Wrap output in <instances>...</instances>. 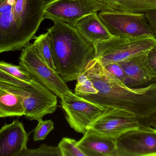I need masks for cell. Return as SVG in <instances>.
I'll return each mask as SVG.
<instances>
[{
  "instance_id": "1",
  "label": "cell",
  "mask_w": 156,
  "mask_h": 156,
  "mask_svg": "<svg viewBox=\"0 0 156 156\" xmlns=\"http://www.w3.org/2000/svg\"><path fill=\"white\" fill-rule=\"evenodd\" d=\"M75 93L104 109L112 108L147 119L156 111V83L143 88L126 86L94 58L77 79Z\"/></svg>"
},
{
  "instance_id": "2",
  "label": "cell",
  "mask_w": 156,
  "mask_h": 156,
  "mask_svg": "<svg viewBox=\"0 0 156 156\" xmlns=\"http://www.w3.org/2000/svg\"><path fill=\"white\" fill-rule=\"evenodd\" d=\"M45 0H0V53L19 50L34 39Z\"/></svg>"
},
{
  "instance_id": "3",
  "label": "cell",
  "mask_w": 156,
  "mask_h": 156,
  "mask_svg": "<svg viewBox=\"0 0 156 156\" xmlns=\"http://www.w3.org/2000/svg\"><path fill=\"white\" fill-rule=\"evenodd\" d=\"M47 31L55 71L65 82L77 80L95 58L94 45L75 27L64 22H54Z\"/></svg>"
},
{
  "instance_id": "4",
  "label": "cell",
  "mask_w": 156,
  "mask_h": 156,
  "mask_svg": "<svg viewBox=\"0 0 156 156\" xmlns=\"http://www.w3.org/2000/svg\"><path fill=\"white\" fill-rule=\"evenodd\" d=\"M156 44L154 36H112L95 44V58L104 67L148 51Z\"/></svg>"
},
{
  "instance_id": "5",
  "label": "cell",
  "mask_w": 156,
  "mask_h": 156,
  "mask_svg": "<svg viewBox=\"0 0 156 156\" xmlns=\"http://www.w3.org/2000/svg\"><path fill=\"white\" fill-rule=\"evenodd\" d=\"M19 65L37 81L53 92L58 98L70 90L55 70L49 67L40 56L33 43H29L22 49Z\"/></svg>"
},
{
  "instance_id": "6",
  "label": "cell",
  "mask_w": 156,
  "mask_h": 156,
  "mask_svg": "<svg viewBox=\"0 0 156 156\" xmlns=\"http://www.w3.org/2000/svg\"><path fill=\"white\" fill-rule=\"evenodd\" d=\"M61 106L69 126L77 132L84 134L89 126L106 109L79 97L71 90L61 97Z\"/></svg>"
},
{
  "instance_id": "7",
  "label": "cell",
  "mask_w": 156,
  "mask_h": 156,
  "mask_svg": "<svg viewBox=\"0 0 156 156\" xmlns=\"http://www.w3.org/2000/svg\"><path fill=\"white\" fill-rule=\"evenodd\" d=\"M98 15L112 36H154L144 14L101 11Z\"/></svg>"
},
{
  "instance_id": "8",
  "label": "cell",
  "mask_w": 156,
  "mask_h": 156,
  "mask_svg": "<svg viewBox=\"0 0 156 156\" xmlns=\"http://www.w3.org/2000/svg\"><path fill=\"white\" fill-rule=\"evenodd\" d=\"M101 12L96 0H49L46 2L44 19L73 24L83 16Z\"/></svg>"
},
{
  "instance_id": "9",
  "label": "cell",
  "mask_w": 156,
  "mask_h": 156,
  "mask_svg": "<svg viewBox=\"0 0 156 156\" xmlns=\"http://www.w3.org/2000/svg\"><path fill=\"white\" fill-rule=\"evenodd\" d=\"M118 156H156V129L141 125L115 139Z\"/></svg>"
},
{
  "instance_id": "10",
  "label": "cell",
  "mask_w": 156,
  "mask_h": 156,
  "mask_svg": "<svg viewBox=\"0 0 156 156\" xmlns=\"http://www.w3.org/2000/svg\"><path fill=\"white\" fill-rule=\"evenodd\" d=\"M141 125L139 120L134 114L118 109L107 108L88 129L116 139Z\"/></svg>"
},
{
  "instance_id": "11",
  "label": "cell",
  "mask_w": 156,
  "mask_h": 156,
  "mask_svg": "<svg viewBox=\"0 0 156 156\" xmlns=\"http://www.w3.org/2000/svg\"><path fill=\"white\" fill-rule=\"evenodd\" d=\"M23 103L25 118L38 122L45 115L56 111L57 96L39 82L29 96L23 100Z\"/></svg>"
},
{
  "instance_id": "12",
  "label": "cell",
  "mask_w": 156,
  "mask_h": 156,
  "mask_svg": "<svg viewBox=\"0 0 156 156\" xmlns=\"http://www.w3.org/2000/svg\"><path fill=\"white\" fill-rule=\"evenodd\" d=\"M147 52L117 62L126 74V79L123 83L126 86L134 88L137 86H148L156 83V74L148 64Z\"/></svg>"
},
{
  "instance_id": "13",
  "label": "cell",
  "mask_w": 156,
  "mask_h": 156,
  "mask_svg": "<svg viewBox=\"0 0 156 156\" xmlns=\"http://www.w3.org/2000/svg\"><path fill=\"white\" fill-rule=\"evenodd\" d=\"M28 134L18 120L0 129V156H21L27 149Z\"/></svg>"
},
{
  "instance_id": "14",
  "label": "cell",
  "mask_w": 156,
  "mask_h": 156,
  "mask_svg": "<svg viewBox=\"0 0 156 156\" xmlns=\"http://www.w3.org/2000/svg\"><path fill=\"white\" fill-rule=\"evenodd\" d=\"M77 145L86 156H118L115 138L91 129H88Z\"/></svg>"
},
{
  "instance_id": "15",
  "label": "cell",
  "mask_w": 156,
  "mask_h": 156,
  "mask_svg": "<svg viewBox=\"0 0 156 156\" xmlns=\"http://www.w3.org/2000/svg\"><path fill=\"white\" fill-rule=\"evenodd\" d=\"M72 25L94 45L105 41L112 37L100 20L97 13L83 16Z\"/></svg>"
},
{
  "instance_id": "16",
  "label": "cell",
  "mask_w": 156,
  "mask_h": 156,
  "mask_svg": "<svg viewBox=\"0 0 156 156\" xmlns=\"http://www.w3.org/2000/svg\"><path fill=\"white\" fill-rule=\"evenodd\" d=\"M22 99L10 92L0 88V118L24 116Z\"/></svg>"
},
{
  "instance_id": "17",
  "label": "cell",
  "mask_w": 156,
  "mask_h": 156,
  "mask_svg": "<svg viewBox=\"0 0 156 156\" xmlns=\"http://www.w3.org/2000/svg\"><path fill=\"white\" fill-rule=\"evenodd\" d=\"M33 43L40 56L48 65L55 70L51 50V41L48 32L35 37Z\"/></svg>"
},
{
  "instance_id": "18",
  "label": "cell",
  "mask_w": 156,
  "mask_h": 156,
  "mask_svg": "<svg viewBox=\"0 0 156 156\" xmlns=\"http://www.w3.org/2000/svg\"><path fill=\"white\" fill-rule=\"evenodd\" d=\"M156 11V0H125L121 13H144Z\"/></svg>"
},
{
  "instance_id": "19",
  "label": "cell",
  "mask_w": 156,
  "mask_h": 156,
  "mask_svg": "<svg viewBox=\"0 0 156 156\" xmlns=\"http://www.w3.org/2000/svg\"><path fill=\"white\" fill-rule=\"evenodd\" d=\"M78 141L71 138L64 137L58 144L61 156H86L78 147Z\"/></svg>"
},
{
  "instance_id": "20",
  "label": "cell",
  "mask_w": 156,
  "mask_h": 156,
  "mask_svg": "<svg viewBox=\"0 0 156 156\" xmlns=\"http://www.w3.org/2000/svg\"><path fill=\"white\" fill-rule=\"evenodd\" d=\"M0 69L3 71L12 75L16 78L24 81H33L34 79L33 77L27 72L21 66H16L4 61H0Z\"/></svg>"
},
{
  "instance_id": "21",
  "label": "cell",
  "mask_w": 156,
  "mask_h": 156,
  "mask_svg": "<svg viewBox=\"0 0 156 156\" xmlns=\"http://www.w3.org/2000/svg\"><path fill=\"white\" fill-rule=\"evenodd\" d=\"M21 156H61L58 146L43 145L35 149H27Z\"/></svg>"
},
{
  "instance_id": "22",
  "label": "cell",
  "mask_w": 156,
  "mask_h": 156,
  "mask_svg": "<svg viewBox=\"0 0 156 156\" xmlns=\"http://www.w3.org/2000/svg\"><path fill=\"white\" fill-rule=\"evenodd\" d=\"M38 123L34 132V141H40L45 139L49 133L54 129V123L51 120L38 121Z\"/></svg>"
},
{
  "instance_id": "23",
  "label": "cell",
  "mask_w": 156,
  "mask_h": 156,
  "mask_svg": "<svg viewBox=\"0 0 156 156\" xmlns=\"http://www.w3.org/2000/svg\"><path fill=\"white\" fill-rule=\"evenodd\" d=\"M105 69L124 83L126 79L125 72L119 63H113L104 67Z\"/></svg>"
},
{
  "instance_id": "24",
  "label": "cell",
  "mask_w": 156,
  "mask_h": 156,
  "mask_svg": "<svg viewBox=\"0 0 156 156\" xmlns=\"http://www.w3.org/2000/svg\"><path fill=\"white\" fill-rule=\"evenodd\" d=\"M144 14L147 24L156 38V11L147 12Z\"/></svg>"
},
{
  "instance_id": "25",
  "label": "cell",
  "mask_w": 156,
  "mask_h": 156,
  "mask_svg": "<svg viewBox=\"0 0 156 156\" xmlns=\"http://www.w3.org/2000/svg\"><path fill=\"white\" fill-rule=\"evenodd\" d=\"M147 59L150 68L156 74V44L147 52Z\"/></svg>"
},
{
  "instance_id": "26",
  "label": "cell",
  "mask_w": 156,
  "mask_h": 156,
  "mask_svg": "<svg viewBox=\"0 0 156 156\" xmlns=\"http://www.w3.org/2000/svg\"><path fill=\"white\" fill-rule=\"evenodd\" d=\"M148 124L156 129V111L148 119Z\"/></svg>"
}]
</instances>
